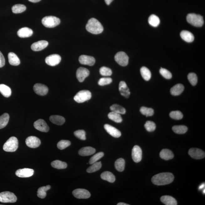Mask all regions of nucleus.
Here are the masks:
<instances>
[{
	"instance_id": "obj_1",
	"label": "nucleus",
	"mask_w": 205,
	"mask_h": 205,
	"mask_svg": "<svg viewBox=\"0 0 205 205\" xmlns=\"http://www.w3.org/2000/svg\"><path fill=\"white\" fill-rule=\"evenodd\" d=\"M174 176L170 172H163L156 174L153 177L152 181L157 186H164L170 184L173 181Z\"/></svg>"
},
{
	"instance_id": "obj_2",
	"label": "nucleus",
	"mask_w": 205,
	"mask_h": 205,
	"mask_svg": "<svg viewBox=\"0 0 205 205\" xmlns=\"http://www.w3.org/2000/svg\"><path fill=\"white\" fill-rule=\"evenodd\" d=\"M86 29L92 34H98L103 31V27L97 19L92 18L88 21L86 25Z\"/></svg>"
},
{
	"instance_id": "obj_3",
	"label": "nucleus",
	"mask_w": 205,
	"mask_h": 205,
	"mask_svg": "<svg viewBox=\"0 0 205 205\" xmlns=\"http://www.w3.org/2000/svg\"><path fill=\"white\" fill-rule=\"evenodd\" d=\"M18 147V141L15 137L10 138L3 145V150L7 152H14Z\"/></svg>"
},
{
	"instance_id": "obj_4",
	"label": "nucleus",
	"mask_w": 205,
	"mask_h": 205,
	"mask_svg": "<svg viewBox=\"0 0 205 205\" xmlns=\"http://www.w3.org/2000/svg\"><path fill=\"white\" fill-rule=\"evenodd\" d=\"M187 22L193 26L201 27L204 24V19L202 16L195 13L188 14L187 17Z\"/></svg>"
},
{
	"instance_id": "obj_5",
	"label": "nucleus",
	"mask_w": 205,
	"mask_h": 205,
	"mask_svg": "<svg viewBox=\"0 0 205 205\" xmlns=\"http://www.w3.org/2000/svg\"><path fill=\"white\" fill-rule=\"evenodd\" d=\"M42 22L46 28H53L60 24V21L59 18L54 16H47L43 18Z\"/></svg>"
},
{
	"instance_id": "obj_6",
	"label": "nucleus",
	"mask_w": 205,
	"mask_h": 205,
	"mask_svg": "<svg viewBox=\"0 0 205 205\" xmlns=\"http://www.w3.org/2000/svg\"><path fill=\"white\" fill-rule=\"evenodd\" d=\"M91 97V93L89 91L82 90L75 95L74 100L78 103H82L90 99Z\"/></svg>"
},
{
	"instance_id": "obj_7",
	"label": "nucleus",
	"mask_w": 205,
	"mask_h": 205,
	"mask_svg": "<svg viewBox=\"0 0 205 205\" xmlns=\"http://www.w3.org/2000/svg\"><path fill=\"white\" fill-rule=\"evenodd\" d=\"M17 198L15 194L10 192H4L0 193V202L2 203H14Z\"/></svg>"
},
{
	"instance_id": "obj_8",
	"label": "nucleus",
	"mask_w": 205,
	"mask_h": 205,
	"mask_svg": "<svg viewBox=\"0 0 205 205\" xmlns=\"http://www.w3.org/2000/svg\"><path fill=\"white\" fill-rule=\"evenodd\" d=\"M114 59L116 62L122 66H126L129 64V57L125 52H118L115 55Z\"/></svg>"
},
{
	"instance_id": "obj_9",
	"label": "nucleus",
	"mask_w": 205,
	"mask_h": 205,
	"mask_svg": "<svg viewBox=\"0 0 205 205\" xmlns=\"http://www.w3.org/2000/svg\"><path fill=\"white\" fill-rule=\"evenodd\" d=\"M72 193L74 197L78 199H87L91 196L90 192L84 189H77L73 191Z\"/></svg>"
},
{
	"instance_id": "obj_10",
	"label": "nucleus",
	"mask_w": 205,
	"mask_h": 205,
	"mask_svg": "<svg viewBox=\"0 0 205 205\" xmlns=\"http://www.w3.org/2000/svg\"><path fill=\"white\" fill-rule=\"evenodd\" d=\"M61 60L60 55L57 54H53L46 57L45 62L48 65L55 66L60 63Z\"/></svg>"
},
{
	"instance_id": "obj_11",
	"label": "nucleus",
	"mask_w": 205,
	"mask_h": 205,
	"mask_svg": "<svg viewBox=\"0 0 205 205\" xmlns=\"http://www.w3.org/2000/svg\"><path fill=\"white\" fill-rule=\"evenodd\" d=\"M26 143L27 146L30 148H36L40 145L41 141L37 137L30 136L27 138Z\"/></svg>"
},
{
	"instance_id": "obj_12",
	"label": "nucleus",
	"mask_w": 205,
	"mask_h": 205,
	"mask_svg": "<svg viewBox=\"0 0 205 205\" xmlns=\"http://www.w3.org/2000/svg\"><path fill=\"white\" fill-rule=\"evenodd\" d=\"M34 125L35 129L40 132H48L49 131V126L44 120L39 119L37 120L34 122Z\"/></svg>"
},
{
	"instance_id": "obj_13",
	"label": "nucleus",
	"mask_w": 205,
	"mask_h": 205,
	"mask_svg": "<svg viewBox=\"0 0 205 205\" xmlns=\"http://www.w3.org/2000/svg\"><path fill=\"white\" fill-rule=\"evenodd\" d=\"M90 72L87 68L80 67L76 71V78L79 82H82L86 78L89 76Z\"/></svg>"
},
{
	"instance_id": "obj_14",
	"label": "nucleus",
	"mask_w": 205,
	"mask_h": 205,
	"mask_svg": "<svg viewBox=\"0 0 205 205\" xmlns=\"http://www.w3.org/2000/svg\"><path fill=\"white\" fill-rule=\"evenodd\" d=\"M188 154L192 158L195 159H201L205 157V152L200 149L192 148L188 151Z\"/></svg>"
},
{
	"instance_id": "obj_15",
	"label": "nucleus",
	"mask_w": 205,
	"mask_h": 205,
	"mask_svg": "<svg viewBox=\"0 0 205 205\" xmlns=\"http://www.w3.org/2000/svg\"><path fill=\"white\" fill-rule=\"evenodd\" d=\"M132 157L133 160L136 163L139 162L142 158V151L140 147L135 145L132 150Z\"/></svg>"
},
{
	"instance_id": "obj_16",
	"label": "nucleus",
	"mask_w": 205,
	"mask_h": 205,
	"mask_svg": "<svg viewBox=\"0 0 205 205\" xmlns=\"http://www.w3.org/2000/svg\"><path fill=\"white\" fill-rule=\"evenodd\" d=\"M34 90L37 95L44 96L47 94L48 88L44 84L37 83L34 86Z\"/></svg>"
},
{
	"instance_id": "obj_17",
	"label": "nucleus",
	"mask_w": 205,
	"mask_h": 205,
	"mask_svg": "<svg viewBox=\"0 0 205 205\" xmlns=\"http://www.w3.org/2000/svg\"><path fill=\"white\" fill-rule=\"evenodd\" d=\"M34 170L31 169L23 168L19 169L16 171V176L19 177H29L33 176Z\"/></svg>"
},
{
	"instance_id": "obj_18",
	"label": "nucleus",
	"mask_w": 205,
	"mask_h": 205,
	"mask_svg": "<svg viewBox=\"0 0 205 205\" xmlns=\"http://www.w3.org/2000/svg\"><path fill=\"white\" fill-rule=\"evenodd\" d=\"M79 61L81 64L89 66H93L95 63L94 57L86 55H81L79 57Z\"/></svg>"
},
{
	"instance_id": "obj_19",
	"label": "nucleus",
	"mask_w": 205,
	"mask_h": 205,
	"mask_svg": "<svg viewBox=\"0 0 205 205\" xmlns=\"http://www.w3.org/2000/svg\"><path fill=\"white\" fill-rule=\"evenodd\" d=\"M104 128L108 134L113 137L118 138L121 135V133L118 129L109 124L104 125Z\"/></svg>"
},
{
	"instance_id": "obj_20",
	"label": "nucleus",
	"mask_w": 205,
	"mask_h": 205,
	"mask_svg": "<svg viewBox=\"0 0 205 205\" xmlns=\"http://www.w3.org/2000/svg\"><path fill=\"white\" fill-rule=\"evenodd\" d=\"M48 43L45 40L39 41L32 45L31 49L34 51H40L45 48L48 46Z\"/></svg>"
},
{
	"instance_id": "obj_21",
	"label": "nucleus",
	"mask_w": 205,
	"mask_h": 205,
	"mask_svg": "<svg viewBox=\"0 0 205 205\" xmlns=\"http://www.w3.org/2000/svg\"><path fill=\"white\" fill-rule=\"evenodd\" d=\"M119 91L122 96L126 98H128L130 95L129 90L125 82L124 81H120L119 84Z\"/></svg>"
},
{
	"instance_id": "obj_22",
	"label": "nucleus",
	"mask_w": 205,
	"mask_h": 205,
	"mask_svg": "<svg viewBox=\"0 0 205 205\" xmlns=\"http://www.w3.org/2000/svg\"><path fill=\"white\" fill-rule=\"evenodd\" d=\"M33 33V30L27 27L20 29L17 32L18 36L21 38L29 37L31 36Z\"/></svg>"
},
{
	"instance_id": "obj_23",
	"label": "nucleus",
	"mask_w": 205,
	"mask_h": 205,
	"mask_svg": "<svg viewBox=\"0 0 205 205\" xmlns=\"http://www.w3.org/2000/svg\"><path fill=\"white\" fill-rule=\"evenodd\" d=\"M181 37L183 40L188 43L193 42L194 40V35L191 32L187 31V30H183L181 32Z\"/></svg>"
},
{
	"instance_id": "obj_24",
	"label": "nucleus",
	"mask_w": 205,
	"mask_h": 205,
	"mask_svg": "<svg viewBox=\"0 0 205 205\" xmlns=\"http://www.w3.org/2000/svg\"><path fill=\"white\" fill-rule=\"evenodd\" d=\"M95 151L96 150L93 147H86L80 149L78 153L81 156H87L94 154Z\"/></svg>"
},
{
	"instance_id": "obj_25",
	"label": "nucleus",
	"mask_w": 205,
	"mask_h": 205,
	"mask_svg": "<svg viewBox=\"0 0 205 205\" xmlns=\"http://www.w3.org/2000/svg\"><path fill=\"white\" fill-rule=\"evenodd\" d=\"M160 155L162 159L165 160L172 159L174 156L173 153L168 149H163L160 152Z\"/></svg>"
},
{
	"instance_id": "obj_26",
	"label": "nucleus",
	"mask_w": 205,
	"mask_h": 205,
	"mask_svg": "<svg viewBox=\"0 0 205 205\" xmlns=\"http://www.w3.org/2000/svg\"><path fill=\"white\" fill-rule=\"evenodd\" d=\"M184 90V86L182 84H176L171 89V94L174 96H177L181 94Z\"/></svg>"
},
{
	"instance_id": "obj_27",
	"label": "nucleus",
	"mask_w": 205,
	"mask_h": 205,
	"mask_svg": "<svg viewBox=\"0 0 205 205\" xmlns=\"http://www.w3.org/2000/svg\"><path fill=\"white\" fill-rule=\"evenodd\" d=\"M8 62L10 65L13 66H18L20 64V61L18 57L13 53H9L8 54Z\"/></svg>"
},
{
	"instance_id": "obj_28",
	"label": "nucleus",
	"mask_w": 205,
	"mask_h": 205,
	"mask_svg": "<svg viewBox=\"0 0 205 205\" xmlns=\"http://www.w3.org/2000/svg\"><path fill=\"white\" fill-rule=\"evenodd\" d=\"M50 120L55 125H61L63 124L66 120L63 117L58 115H53L50 117Z\"/></svg>"
},
{
	"instance_id": "obj_29",
	"label": "nucleus",
	"mask_w": 205,
	"mask_h": 205,
	"mask_svg": "<svg viewBox=\"0 0 205 205\" xmlns=\"http://www.w3.org/2000/svg\"><path fill=\"white\" fill-rule=\"evenodd\" d=\"M161 201L166 205H177V201L173 197L170 196H164L161 197Z\"/></svg>"
},
{
	"instance_id": "obj_30",
	"label": "nucleus",
	"mask_w": 205,
	"mask_h": 205,
	"mask_svg": "<svg viewBox=\"0 0 205 205\" xmlns=\"http://www.w3.org/2000/svg\"><path fill=\"white\" fill-rule=\"evenodd\" d=\"M101 177L103 180L107 181L110 183L114 182L116 180V178L114 174L109 171L103 172L101 175Z\"/></svg>"
},
{
	"instance_id": "obj_31",
	"label": "nucleus",
	"mask_w": 205,
	"mask_h": 205,
	"mask_svg": "<svg viewBox=\"0 0 205 205\" xmlns=\"http://www.w3.org/2000/svg\"><path fill=\"white\" fill-rule=\"evenodd\" d=\"M0 92L5 97H9L12 94L11 89L8 86L3 84H0Z\"/></svg>"
},
{
	"instance_id": "obj_32",
	"label": "nucleus",
	"mask_w": 205,
	"mask_h": 205,
	"mask_svg": "<svg viewBox=\"0 0 205 205\" xmlns=\"http://www.w3.org/2000/svg\"><path fill=\"white\" fill-rule=\"evenodd\" d=\"M140 72L142 77L145 80L148 81L150 80L151 77V73L148 68L143 66L140 69Z\"/></svg>"
},
{
	"instance_id": "obj_33",
	"label": "nucleus",
	"mask_w": 205,
	"mask_h": 205,
	"mask_svg": "<svg viewBox=\"0 0 205 205\" xmlns=\"http://www.w3.org/2000/svg\"><path fill=\"white\" fill-rule=\"evenodd\" d=\"M120 115L121 114L112 111L108 114V117L113 121L116 123H120L122 121V117Z\"/></svg>"
},
{
	"instance_id": "obj_34",
	"label": "nucleus",
	"mask_w": 205,
	"mask_h": 205,
	"mask_svg": "<svg viewBox=\"0 0 205 205\" xmlns=\"http://www.w3.org/2000/svg\"><path fill=\"white\" fill-rule=\"evenodd\" d=\"M125 166V160L122 158H120L115 162V167L116 170L119 172H122L124 170Z\"/></svg>"
},
{
	"instance_id": "obj_35",
	"label": "nucleus",
	"mask_w": 205,
	"mask_h": 205,
	"mask_svg": "<svg viewBox=\"0 0 205 205\" xmlns=\"http://www.w3.org/2000/svg\"><path fill=\"white\" fill-rule=\"evenodd\" d=\"M9 115L6 113L0 116V129L6 126L9 120Z\"/></svg>"
},
{
	"instance_id": "obj_36",
	"label": "nucleus",
	"mask_w": 205,
	"mask_h": 205,
	"mask_svg": "<svg viewBox=\"0 0 205 205\" xmlns=\"http://www.w3.org/2000/svg\"><path fill=\"white\" fill-rule=\"evenodd\" d=\"M51 188V186L48 185L45 187H41L39 188L37 191L38 197L41 199L45 198L46 197V192Z\"/></svg>"
},
{
	"instance_id": "obj_37",
	"label": "nucleus",
	"mask_w": 205,
	"mask_h": 205,
	"mask_svg": "<svg viewBox=\"0 0 205 205\" xmlns=\"http://www.w3.org/2000/svg\"><path fill=\"white\" fill-rule=\"evenodd\" d=\"M51 165L54 168L57 169H64L66 168L67 166V165L66 163L58 160L52 162Z\"/></svg>"
},
{
	"instance_id": "obj_38",
	"label": "nucleus",
	"mask_w": 205,
	"mask_h": 205,
	"mask_svg": "<svg viewBox=\"0 0 205 205\" xmlns=\"http://www.w3.org/2000/svg\"><path fill=\"white\" fill-rule=\"evenodd\" d=\"M111 110L113 112L118 113L120 114H125V109L124 107L117 104H114L110 107Z\"/></svg>"
},
{
	"instance_id": "obj_39",
	"label": "nucleus",
	"mask_w": 205,
	"mask_h": 205,
	"mask_svg": "<svg viewBox=\"0 0 205 205\" xmlns=\"http://www.w3.org/2000/svg\"><path fill=\"white\" fill-rule=\"evenodd\" d=\"M172 130L176 134H183L186 133L188 130V128L185 125H176L172 127Z\"/></svg>"
},
{
	"instance_id": "obj_40",
	"label": "nucleus",
	"mask_w": 205,
	"mask_h": 205,
	"mask_svg": "<svg viewBox=\"0 0 205 205\" xmlns=\"http://www.w3.org/2000/svg\"><path fill=\"white\" fill-rule=\"evenodd\" d=\"M148 22L149 24L151 26L154 27H156L159 26L160 24V19L157 16L152 15L149 18Z\"/></svg>"
},
{
	"instance_id": "obj_41",
	"label": "nucleus",
	"mask_w": 205,
	"mask_h": 205,
	"mask_svg": "<svg viewBox=\"0 0 205 205\" xmlns=\"http://www.w3.org/2000/svg\"><path fill=\"white\" fill-rule=\"evenodd\" d=\"M102 166V163L100 161L96 162L93 163L91 166L87 168V172L88 173H92V172H96L100 170Z\"/></svg>"
},
{
	"instance_id": "obj_42",
	"label": "nucleus",
	"mask_w": 205,
	"mask_h": 205,
	"mask_svg": "<svg viewBox=\"0 0 205 205\" xmlns=\"http://www.w3.org/2000/svg\"><path fill=\"white\" fill-rule=\"evenodd\" d=\"M26 9V7L24 5L21 4H16L12 8V12L15 14L21 13Z\"/></svg>"
},
{
	"instance_id": "obj_43",
	"label": "nucleus",
	"mask_w": 205,
	"mask_h": 205,
	"mask_svg": "<svg viewBox=\"0 0 205 205\" xmlns=\"http://www.w3.org/2000/svg\"><path fill=\"white\" fill-rule=\"evenodd\" d=\"M140 112L142 114L146 117L151 116L154 114V109L145 107H142L140 109Z\"/></svg>"
},
{
	"instance_id": "obj_44",
	"label": "nucleus",
	"mask_w": 205,
	"mask_h": 205,
	"mask_svg": "<svg viewBox=\"0 0 205 205\" xmlns=\"http://www.w3.org/2000/svg\"><path fill=\"white\" fill-rule=\"evenodd\" d=\"M71 145V142L68 140H62L58 142L57 147L60 150H63Z\"/></svg>"
},
{
	"instance_id": "obj_45",
	"label": "nucleus",
	"mask_w": 205,
	"mask_h": 205,
	"mask_svg": "<svg viewBox=\"0 0 205 205\" xmlns=\"http://www.w3.org/2000/svg\"><path fill=\"white\" fill-rule=\"evenodd\" d=\"M171 118L176 120H181L183 117L182 113L179 111H173L170 114Z\"/></svg>"
},
{
	"instance_id": "obj_46",
	"label": "nucleus",
	"mask_w": 205,
	"mask_h": 205,
	"mask_svg": "<svg viewBox=\"0 0 205 205\" xmlns=\"http://www.w3.org/2000/svg\"><path fill=\"white\" fill-rule=\"evenodd\" d=\"M100 73L102 76H110L112 74V71L110 68L103 66L100 68Z\"/></svg>"
},
{
	"instance_id": "obj_47",
	"label": "nucleus",
	"mask_w": 205,
	"mask_h": 205,
	"mask_svg": "<svg viewBox=\"0 0 205 205\" xmlns=\"http://www.w3.org/2000/svg\"><path fill=\"white\" fill-rule=\"evenodd\" d=\"M104 154L103 152H100L95 155L91 158L89 161L90 164L92 165L93 163L96 162L104 156Z\"/></svg>"
},
{
	"instance_id": "obj_48",
	"label": "nucleus",
	"mask_w": 205,
	"mask_h": 205,
	"mask_svg": "<svg viewBox=\"0 0 205 205\" xmlns=\"http://www.w3.org/2000/svg\"><path fill=\"white\" fill-rule=\"evenodd\" d=\"M188 79L192 85L195 86L197 82V75L193 73H191L188 75Z\"/></svg>"
},
{
	"instance_id": "obj_49",
	"label": "nucleus",
	"mask_w": 205,
	"mask_h": 205,
	"mask_svg": "<svg viewBox=\"0 0 205 205\" xmlns=\"http://www.w3.org/2000/svg\"><path fill=\"white\" fill-rule=\"evenodd\" d=\"M145 129L149 132H153L156 129L155 124L153 122L147 121L145 125Z\"/></svg>"
},
{
	"instance_id": "obj_50",
	"label": "nucleus",
	"mask_w": 205,
	"mask_h": 205,
	"mask_svg": "<svg viewBox=\"0 0 205 205\" xmlns=\"http://www.w3.org/2000/svg\"><path fill=\"white\" fill-rule=\"evenodd\" d=\"M160 73L164 78L166 79H170L172 78V75L170 72L165 68H161L160 70Z\"/></svg>"
},
{
	"instance_id": "obj_51",
	"label": "nucleus",
	"mask_w": 205,
	"mask_h": 205,
	"mask_svg": "<svg viewBox=\"0 0 205 205\" xmlns=\"http://www.w3.org/2000/svg\"><path fill=\"white\" fill-rule=\"evenodd\" d=\"M112 82V79L111 78H102L98 82L99 85L104 86L110 84Z\"/></svg>"
},
{
	"instance_id": "obj_52",
	"label": "nucleus",
	"mask_w": 205,
	"mask_h": 205,
	"mask_svg": "<svg viewBox=\"0 0 205 205\" xmlns=\"http://www.w3.org/2000/svg\"><path fill=\"white\" fill-rule=\"evenodd\" d=\"M75 136L79 139L82 140L86 139V132L84 130H78L74 132Z\"/></svg>"
},
{
	"instance_id": "obj_53",
	"label": "nucleus",
	"mask_w": 205,
	"mask_h": 205,
	"mask_svg": "<svg viewBox=\"0 0 205 205\" xmlns=\"http://www.w3.org/2000/svg\"><path fill=\"white\" fill-rule=\"evenodd\" d=\"M5 64V59L3 54L0 51V68L3 67Z\"/></svg>"
},
{
	"instance_id": "obj_54",
	"label": "nucleus",
	"mask_w": 205,
	"mask_h": 205,
	"mask_svg": "<svg viewBox=\"0 0 205 205\" xmlns=\"http://www.w3.org/2000/svg\"><path fill=\"white\" fill-rule=\"evenodd\" d=\"M105 2L107 5L110 4V3L112 2L113 0H105Z\"/></svg>"
},
{
	"instance_id": "obj_55",
	"label": "nucleus",
	"mask_w": 205,
	"mask_h": 205,
	"mask_svg": "<svg viewBox=\"0 0 205 205\" xmlns=\"http://www.w3.org/2000/svg\"><path fill=\"white\" fill-rule=\"evenodd\" d=\"M205 188V183H202V184L200 185V186L199 187V190H201L202 189Z\"/></svg>"
},
{
	"instance_id": "obj_56",
	"label": "nucleus",
	"mask_w": 205,
	"mask_h": 205,
	"mask_svg": "<svg viewBox=\"0 0 205 205\" xmlns=\"http://www.w3.org/2000/svg\"><path fill=\"white\" fill-rule=\"evenodd\" d=\"M28 1L31 2L32 3H37L41 1V0H28Z\"/></svg>"
},
{
	"instance_id": "obj_57",
	"label": "nucleus",
	"mask_w": 205,
	"mask_h": 205,
	"mask_svg": "<svg viewBox=\"0 0 205 205\" xmlns=\"http://www.w3.org/2000/svg\"><path fill=\"white\" fill-rule=\"evenodd\" d=\"M118 205H129L128 204H126V203L123 202L118 203L117 204Z\"/></svg>"
},
{
	"instance_id": "obj_58",
	"label": "nucleus",
	"mask_w": 205,
	"mask_h": 205,
	"mask_svg": "<svg viewBox=\"0 0 205 205\" xmlns=\"http://www.w3.org/2000/svg\"><path fill=\"white\" fill-rule=\"evenodd\" d=\"M205 189H204V190H203V193L205 194Z\"/></svg>"
}]
</instances>
